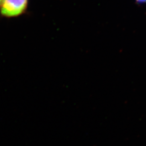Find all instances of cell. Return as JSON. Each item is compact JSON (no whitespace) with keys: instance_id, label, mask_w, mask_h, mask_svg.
<instances>
[{"instance_id":"obj_1","label":"cell","mask_w":146,"mask_h":146,"mask_svg":"<svg viewBox=\"0 0 146 146\" xmlns=\"http://www.w3.org/2000/svg\"><path fill=\"white\" fill-rule=\"evenodd\" d=\"M28 0H2L1 13L7 17H14L22 14L26 9Z\"/></svg>"},{"instance_id":"obj_2","label":"cell","mask_w":146,"mask_h":146,"mask_svg":"<svg viewBox=\"0 0 146 146\" xmlns=\"http://www.w3.org/2000/svg\"><path fill=\"white\" fill-rule=\"evenodd\" d=\"M1 1L2 0H0V5H1Z\"/></svg>"}]
</instances>
